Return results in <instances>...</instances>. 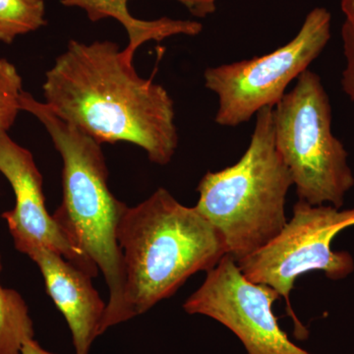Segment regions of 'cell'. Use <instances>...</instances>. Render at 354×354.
Listing matches in <instances>:
<instances>
[{
    "label": "cell",
    "mask_w": 354,
    "mask_h": 354,
    "mask_svg": "<svg viewBox=\"0 0 354 354\" xmlns=\"http://www.w3.org/2000/svg\"><path fill=\"white\" fill-rule=\"evenodd\" d=\"M46 104L60 120L102 143L127 142L153 164L171 162L178 146L174 101L137 74L113 41L71 39L46 73Z\"/></svg>",
    "instance_id": "obj_1"
},
{
    "label": "cell",
    "mask_w": 354,
    "mask_h": 354,
    "mask_svg": "<svg viewBox=\"0 0 354 354\" xmlns=\"http://www.w3.org/2000/svg\"><path fill=\"white\" fill-rule=\"evenodd\" d=\"M21 111L32 114L48 132L62 156V201L53 214L60 232L76 249L92 261L109 288V302L102 335L127 322L125 274L118 230L127 205L109 189V171L102 144L65 122L46 102L23 91Z\"/></svg>",
    "instance_id": "obj_2"
},
{
    "label": "cell",
    "mask_w": 354,
    "mask_h": 354,
    "mask_svg": "<svg viewBox=\"0 0 354 354\" xmlns=\"http://www.w3.org/2000/svg\"><path fill=\"white\" fill-rule=\"evenodd\" d=\"M118 241L127 321L172 297L190 277L209 272L227 254L223 235L196 207L184 206L165 188L127 207Z\"/></svg>",
    "instance_id": "obj_3"
},
{
    "label": "cell",
    "mask_w": 354,
    "mask_h": 354,
    "mask_svg": "<svg viewBox=\"0 0 354 354\" xmlns=\"http://www.w3.org/2000/svg\"><path fill=\"white\" fill-rule=\"evenodd\" d=\"M292 177L274 142V108L256 114L246 152L236 164L208 171L197 186L196 209L221 232L227 254L241 262L286 227Z\"/></svg>",
    "instance_id": "obj_4"
},
{
    "label": "cell",
    "mask_w": 354,
    "mask_h": 354,
    "mask_svg": "<svg viewBox=\"0 0 354 354\" xmlns=\"http://www.w3.org/2000/svg\"><path fill=\"white\" fill-rule=\"evenodd\" d=\"M332 120L329 95L309 69L274 106V142L298 199L341 209L354 176L346 148L333 134Z\"/></svg>",
    "instance_id": "obj_5"
},
{
    "label": "cell",
    "mask_w": 354,
    "mask_h": 354,
    "mask_svg": "<svg viewBox=\"0 0 354 354\" xmlns=\"http://www.w3.org/2000/svg\"><path fill=\"white\" fill-rule=\"evenodd\" d=\"M353 225L354 208L341 209L330 205L314 206L298 201L293 207L292 218L281 234L237 265L247 279L269 286L283 297L297 332L307 337V330L291 307L290 293L295 281L312 271L323 272L333 281L353 274L351 254L332 249L335 237Z\"/></svg>",
    "instance_id": "obj_6"
},
{
    "label": "cell",
    "mask_w": 354,
    "mask_h": 354,
    "mask_svg": "<svg viewBox=\"0 0 354 354\" xmlns=\"http://www.w3.org/2000/svg\"><path fill=\"white\" fill-rule=\"evenodd\" d=\"M330 26L329 11L316 7L307 14L297 36L278 50L207 68L205 87L218 97L216 123L239 127L261 109L274 108L288 85L308 69L329 43Z\"/></svg>",
    "instance_id": "obj_7"
},
{
    "label": "cell",
    "mask_w": 354,
    "mask_h": 354,
    "mask_svg": "<svg viewBox=\"0 0 354 354\" xmlns=\"http://www.w3.org/2000/svg\"><path fill=\"white\" fill-rule=\"evenodd\" d=\"M281 297L269 286L252 283L227 254L207 272L204 283L184 302L191 315H204L232 330L248 354H312L279 327L272 304Z\"/></svg>",
    "instance_id": "obj_8"
},
{
    "label": "cell",
    "mask_w": 354,
    "mask_h": 354,
    "mask_svg": "<svg viewBox=\"0 0 354 354\" xmlns=\"http://www.w3.org/2000/svg\"><path fill=\"white\" fill-rule=\"evenodd\" d=\"M0 172L15 194V207L2 214L15 248L27 254L34 247H46L95 278L100 272L97 266L65 239L46 209L43 176L32 153L15 143L7 133H0Z\"/></svg>",
    "instance_id": "obj_9"
},
{
    "label": "cell",
    "mask_w": 354,
    "mask_h": 354,
    "mask_svg": "<svg viewBox=\"0 0 354 354\" xmlns=\"http://www.w3.org/2000/svg\"><path fill=\"white\" fill-rule=\"evenodd\" d=\"M26 255L38 266L46 292L64 316L75 354L90 353L93 342L102 335L106 309L92 277L46 247H34Z\"/></svg>",
    "instance_id": "obj_10"
},
{
    "label": "cell",
    "mask_w": 354,
    "mask_h": 354,
    "mask_svg": "<svg viewBox=\"0 0 354 354\" xmlns=\"http://www.w3.org/2000/svg\"><path fill=\"white\" fill-rule=\"evenodd\" d=\"M128 1L129 0H62V3L67 7L84 9L93 22L109 17L120 21L129 37V44L123 53L131 62L135 51L146 41H164L178 35L197 36L202 32L203 26L196 21L174 20L167 17L153 21L136 19L128 11ZM176 1L183 4L193 16L199 18L215 13L216 9V0Z\"/></svg>",
    "instance_id": "obj_11"
},
{
    "label": "cell",
    "mask_w": 354,
    "mask_h": 354,
    "mask_svg": "<svg viewBox=\"0 0 354 354\" xmlns=\"http://www.w3.org/2000/svg\"><path fill=\"white\" fill-rule=\"evenodd\" d=\"M2 270L0 255V272ZM34 324L17 291L0 285V354H21L23 344L34 339Z\"/></svg>",
    "instance_id": "obj_12"
},
{
    "label": "cell",
    "mask_w": 354,
    "mask_h": 354,
    "mask_svg": "<svg viewBox=\"0 0 354 354\" xmlns=\"http://www.w3.org/2000/svg\"><path fill=\"white\" fill-rule=\"evenodd\" d=\"M44 0H0V41L10 44L17 37L46 24Z\"/></svg>",
    "instance_id": "obj_13"
},
{
    "label": "cell",
    "mask_w": 354,
    "mask_h": 354,
    "mask_svg": "<svg viewBox=\"0 0 354 354\" xmlns=\"http://www.w3.org/2000/svg\"><path fill=\"white\" fill-rule=\"evenodd\" d=\"M22 78L17 68L8 60L0 58V133L13 127L21 111Z\"/></svg>",
    "instance_id": "obj_14"
},
{
    "label": "cell",
    "mask_w": 354,
    "mask_h": 354,
    "mask_svg": "<svg viewBox=\"0 0 354 354\" xmlns=\"http://www.w3.org/2000/svg\"><path fill=\"white\" fill-rule=\"evenodd\" d=\"M342 46L346 67L342 71V86L344 93L354 102V23L344 21L342 27Z\"/></svg>",
    "instance_id": "obj_15"
},
{
    "label": "cell",
    "mask_w": 354,
    "mask_h": 354,
    "mask_svg": "<svg viewBox=\"0 0 354 354\" xmlns=\"http://www.w3.org/2000/svg\"><path fill=\"white\" fill-rule=\"evenodd\" d=\"M21 354H55L46 351L34 339H28L23 344Z\"/></svg>",
    "instance_id": "obj_16"
},
{
    "label": "cell",
    "mask_w": 354,
    "mask_h": 354,
    "mask_svg": "<svg viewBox=\"0 0 354 354\" xmlns=\"http://www.w3.org/2000/svg\"><path fill=\"white\" fill-rule=\"evenodd\" d=\"M341 8L346 20L354 23V0H342Z\"/></svg>",
    "instance_id": "obj_17"
}]
</instances>
